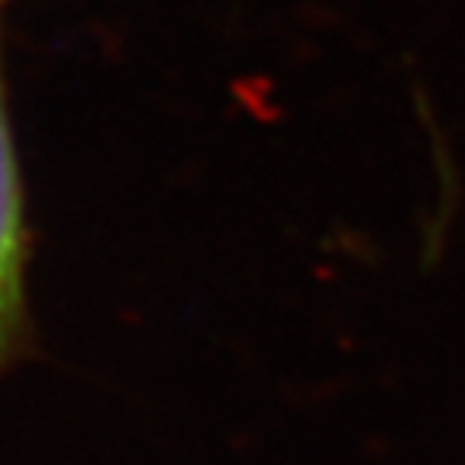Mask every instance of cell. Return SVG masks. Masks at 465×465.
Segmentation results:
<instances>
[{"instance_id":"1","label":"cell","mask_w":465,"mask_h":465,"mask_svg":"<svg viewBox=\"0 0 465 465\" xmlns=\"http://www.w3.org/2000/svg\"><path fill=\"white\" fill-rule=\"evenodd\" d=\"M33 226L29 191L23 174L20 143L14 124L7 45L0 26V381L26 359L36 356L33 317Z\"/></svg>"},{"instance_id":"2","label":"cell","mask_w":465,"mask_h":465,"mask_svg":"<svg viewBox=\"0 0 465 465\" xmlns=\"http://www.w3.org/2000/svg\"><path fill=\"white\" fill-rule=\"evenodd\" d=\"M10 4H14V0H0V10H4V7H10Z\"/></svg>"}]
</instances>
